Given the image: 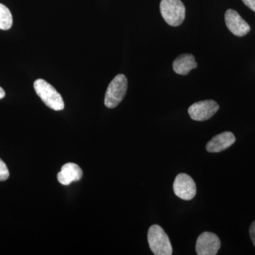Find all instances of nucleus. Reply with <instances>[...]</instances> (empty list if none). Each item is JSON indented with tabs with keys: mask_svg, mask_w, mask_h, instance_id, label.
<instances>
[{
	"mask_svg": "<svg viewBox=\"0 0 255 255\" xmlns=\"http://www.w3.org/2000/svg\"><path fill=\"white\" fill-rule=\"evenodd\" d=\"M35 91L41 99L43 103L51 110L61 111L64 110L65 104L63 97L57 92L54 87L43 79H38L33 83Z\"/></svg>",
	"mask_w": 255,
	"mask_h": 255,
	"instance_id": "1",
	"label": "nucleus"
},
{
	"mask_svg": "<svg viewBox=\"0 0 255 255\" xmlns=\"http://www.w3.org/2000/svg\"><path fill=\"white\" fill-rule=\"evenodd\" d=\"M147 241L155 255H172V247L167 233L158 225H152L147 233Z\"/></svg>",
	"mask_w": 255,
	"mask_h": 255,
	"instance_id": "2",
	"label": "nucleus"
},
{
	"mask_svg": "<svg viewBox=\"0 0 255 255\" xmlns=\"http://www.w3.org/2000/svg\"><path fill=\"white\" fill-rule=\"evenodd\" d=\"M159 9L162 18L169 26H179L185 18L186 8L181 0H162Z\"/></svg>",
	"mask_w": 255,
	"mask_h": 255,
	"instance_id": "3",
	"label": "nucleus"
},
{
	"mask_svg": "<svg viewBox=\"0 0 255 255\" xmlns=\"http://www.w3.org/2000/svg\"><path fill=\"white\" fill-rule=\"evenodd\" d=\"M128 80L123 74H119L112 80L106 92L105 105L107 108L114 109L122 102L127 95Z\"/></svg>",
	"mask_w": 255,
	"mask_h": 255,
	"instance_id": "4",
	"label": "nucleus"
},
{
	"mask_svg": "<svg viewBox=\"0 0 255 255\" xmlns=\"http://www.w3.org/2000/svg\"><path fill=\"white\" fill-rule=\"evenodd\" d=\"M220 108L214 100H204L193 104L188 110L191 119L196 122H205L217 113Z\"/></svg>",
	"mask_w": 255,
	"mask_h": 255,
	"instance_id": "5",
	"label": "nucleus"
},
{
	"mask_svg": "<svg viewBox=\"0 0 255 255\" xmlns=\"http://www.w3.org/2000/svg\"><path fill=\"white\" fill-rule=\"evenodd\" d=\"M174 194L184 201H190L195 197L196 185L194 179L185 173L178 174L173 184Z\"/></svg>",
	"mask_w": 255,
	"mask_h": 255,
	"instance_id": "6",
	"label": "nucleus"
},
{
	"mask_svg": "<svg viewBox=\"0 0 255 255\" xmlns=\"http://www.w3.org/2000/svg\"><path fill=\"white\" fill-rule=\"evenodd\" d=\"M221 247V242L217 235L211 232L201 233L197 238L196 252L198 255H217Z\"/></svg>",
	"mask_w": 255,
	"mask_h": 255,
	"instance_id": "7",
	"label": "nucleus"
},
{
	"mask_svg": "<svg viewBox=\"0 0 255 255\" xmlns=\"http://www.w3.org/2000/svg\"><path fill=\"white\" fill-rule=\"evenodd\" d=\"M226 26L235 36L243 37L251 31V26L237 11L228 9L225 14Z\"/></svg>",
	"mask_w": 255,
	"mask_h": 255,
	"instance_id": "8",
	"label": "nucleus"
},
{
	"mask_svg": "<svg viewBox=\"0 0 255 255\" xmlns=\"http://www.w3.org/2000/svg\"><path fill=\"white\" fill-rule=\"evenodd\" d=\"M236 138L233 132L226 131L212 137L206 144V149L209 152H220L227 150L236 142Z\"/></svg>",
	"mask_w": 255,
	"mask_h": 255,
	"instance_id": "9",
	"label": "nucleus"
},
{
	"mask_svg": "<svg viewBox=\"0 0 255 255\" xmlns=\"http://www.w3.org/2000/svg\"><path fill=\"white\" fill-rule=\"evenodd\" d=\"M82 169L75 163L69 162L64 164L61 167V171L58 174V182L63 185H70L73 182H78L82 177Z\"/></svg>",
	"mask_w": 255,
	"mask_h": 255,
	"instance_id": "10",
	"label": "nucleus"
},
{
	"mask_svg": "<svg viewBox=\"0 0 255 255\" xmlns=\"http://www.w3.org/2000/svg\"><path fill=\"white\" fill-rule=\"evenodd\" d=\"M173 70L178 75H187L191 70L197 68L194 55L189 53H184L179 55L173 62Z\"/></svg>",
	"mask_w": 255,
	"mask_h": 255,
	"instance_id": "11",
	"label": "nucleus"
},
{
	"mask_svg": "<svg viewBox=\"0 0 255 255\" xmlns=\"http://www.w3.org/2000/svg\"><path fill=\"white\" fill-rule=\"evenodd\" d=\"M13 18L10 10L0 3V29L9 30L12 26Z\"/></svg>",
	"mask_w": 255,
	"mask_h": 255,
	"instance_id": "12",
	"label": "nucleus"
},
{
	"mask_svg": "<svg viewBox=\"0 0 255 255\" xmlns=\"http://www.w3.org/2000/svg\"><path fill=\"white\" fill-rule=\"evenodd\" d=\"M9 177V169L4 161L0 158V182L7 180Z\"/></svg>",
	"mask_w": 255,
	"mask_h": 255,
	"instance_id": "13",
	"label": "nucleus"
},
{
	"mask_svg": "<svg viewBox=\"0 0 255 255\" xmlns=\"http://www.w3.org/2000/svg\"><path fill=\"white\" fill-rule=\"evenodd\" d=\"M249 232L252 242H253L255 248V221L252 223L251 227H250Z\"/></svg>",
	"mask_w": 255,
	"mask_h": 255,
	"instance_id": "14",
	"label": "nucleus"
},
{
	"mask_svg": "<svg viewBox=\"0 0 255 255\" xmlns=\"http://www.w3.org/2000/svg\"><path fill=\"white\" fill-rule=\"evenodd\" d=\"M248 7L255 12V0H242Z\"/></svg>",
	"mask_w": 255,
	"mask_h": 255,
	"instance_id": "15",
	"label": "nucleus"
},
{
	"mask_svg": "<svg viewBox=\"0 0 255 255\" xmlns=\"http://www.w3.org/2000/svg\"><path fill=\"white\" fill-rule=\"evenodd\" d=\"M4 97H5L4 90H3V89L1 88V87H0V100H1V99L4 98Z\"/></svg>",
	"mask_w": 255,
	"mask_h": 255,
	"instance_id": "16",
	"label": "nucleus"
}]
</instances>
